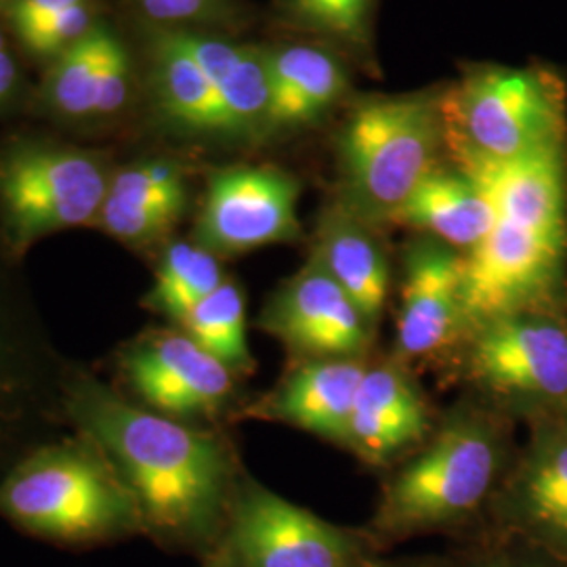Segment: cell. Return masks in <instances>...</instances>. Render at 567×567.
Here are the masks:
<instances>
[{
    "instance_id": "30",
    "label": "cell",
    "mask_w": 567,
    "mask_h": 567,
    "mask_svg": "<svg viewBox=\"0 0 567 567\" xmlns=\"http://www.w3.org/2000/svg\"><path fill=\"white\" fill-rule=\"evenodd\" d=\"M21 358L13 343V337L7 334V326L0 320V433L4 423H16L18 405L23 395L21 381L25 379L20 368Z\"/></svg>"
},
{
    "instance_id": "35",
    "label": "cell",
    "mask_w": 567,
    "mask_h": 567,
    "mask_svg": "<svg viewBox=\"0 0 567 567\" xmlns=\"http://www.w3.org/2000/svg\"><path fill=\"white\" fill-rule=\"evenodd\" d=\"M484 567H517V566H507V564H489V566Z\"/></svg>"
},
{
    "instance_id": "27",
    "label": "cell",
    "mask_w": 567,
    "mask_h": 567,
    "mask_svg": "<svg viewBox=\"0 0 567 567\" xmlns=\"http://www.w3.org/2000/svg\"><path fill=\"white\" fill-rule=\"evenodd\" d=\"M91 32V11L86 2L74 4L58 16L20 32L21 41L34 53H58Z\"/></svg>"
},
{
    "instance_id": "10",
    "label": "cell",
    "mask_w": 567,
    "mask_h": 567,
    "mask_svg": "<svg viewBox=\"0 0 567 567\" xmlns=\"http://www.w3.org/2000/svg\"><path fill=\"white\" fill-rule=\"evenodd\" d=\"M301 185L274 166H231L208 182L198 244L213 255H243L301 238Z\"/></svg>"
},
{
    "instance_id": "13",
    "label": "cell",
    "mask_w": 567,
    "mask_h": 567,
    "mask_svg": "<svg viewBox=\"0 0 567 567\" xmlns=\"http://www.w3.org/2000/svg\"><path fill=\"white\" fill-rule=\"evenodd\" d=\"M466 330L463 252L425 238L405 252L395 360H423Z\"/></svg>"
},
{
    "instance_id": "34",
    "label": "cell",
    "mask_w": 567,
    "mask_h": 567,
    "mask_svg": "<svg viewBox=\"0 0 567 567\" xmlns=\"http://www.w3.org/2000/svg\"><path fill=\"white\" fill-rule=\"evenodd\" d=\"M206 567H227L224 561H219V559H215V557H210V561L206 564Z\"/></svg>"
},
{
    "instance_id": "8",
    "label": "cell",
    "mask_w": 567,
    "mask_h": 567,
    "mask_svg": "<svg viewBox=\"0 0 567 567\" xmlns=\"http://www.w3.org/2000/svg\"><path fill=\"white\" fill-rule=\"evenodd\" d=\"M210 557L227 567H358L360 548L343 529L240 477Z\"/></svg>"
},
{
    "instance_id": "1",
    "label": "cell",
    "mask_w": 567,
    "mask_h": 567,
    "mask_svg": "<svg viewBox=\"0 0 567 567\" xmlns=\"http://www.w3.org/2000/svg\"><path fill=\"white\" fill-rule=\"evenodd\" d=\"M63 412L131 489L145 536L164 547L215 553L240 482L217 433L133 404L84 372L65 381Z\"/></svg>"
},
{
    "instance_id": "17",
    "label": "cell",
    "mask_w": 567,
    "mask_h": 567,
    "mask_svg": "<svg viewBox=\"0 0 567 567\" xmlns=\"http://www.w3.org/2000/svg\"><path fill=\"white\" fill-rule=\"evenodd\" d=\"M494 219V204L480 183L458 168H435L400 206L393 224L419 229L466 255L486 240Z\"/></svg>"
},
{
    "instance_id": "14",
    "label": "cell",
    "mask_w": 567,
    "mask_h": 567,
    "mask_svg": "<svg viewBox=\"0 0 567 567\" xmlns=\"http://www.w3.org/2000/svg\"><path fill=\"white\" fill-rule=\"evenodd\" d=\"M524 456L508 477L503 505L515 524L567 553V423L534 421Z\"/></svg>"
},
{
    "instance_id": "29",
    "label": "cell",
    "mask_w": 567,
    "mask_h": 567,
    "mask_svg": "<svg viewBox=\"0 0 567 567\" xmlns=\"http://www.w3.org/2000/svg\"><path fill=\"white\" fill-rule=\"evenodd\" d=\"M177 42L187 51V55L198 63V68L208 76V81L219 86L231 68L238 63L244 47L231 42L204 39L194 34H175Z\"/></svg>"
},
{
    "instance_id": "21",
    "label": "cell",
    "mask_w": 567,
    "mask_h": 567,
    "mask_svg": "<svg viewBox=\"0 0 567 567\" xmlns=\"http://www.w3.org/2000/svg\"><path fill=\"white\" fill-rule=\"evenodd\" d=\"M156 86L168 118L187 131L227 135L219 91L175 39L156 42Z\"/></svg>"
},
{
    "instance_id": "23",
    "label": "cell",
    "mask_w": 567,
    "mask_h": 567,
    "mask_svg": "<svg viewBox=\"0 0 567 567\" xmlns=\"http://www.w3.org/2000/svg\"><path fill=\"white\" fill-rule=\"evenodd\" d=\"M179 328L234 374H250L255 370L246 334V299L240 284L225 280L187 311Z\"/></svg>"
},
{
    "instance_id": "25",
    "label": "cell",
    "mask_w": 567,
    "mask_h": 567,
    "mask_svg": "<svg viewBox=\"0 0 567 567\" xmlns=\"http://www.w3.org/2000/svg\"><path fill=\"white\" fill-rule=\"evenodd\" d=\"M224 105L227 135L269 133V70L265 49L244 47L231 72L217 86Z\"/></svg>"
},
{
    "instance_id": "2",
    "label": "cell",
    "mask_w": 567,
    "mask_h": 567,
    "mask_svg": "<svg viewBox=\"0 0 567 567\" xmlns=\"http://www.w3.org/2000/svg\"><path fill=\"white\" fill-rule=\"evenodd\" d=\"M456 168L482 185L496 210L486 240L463 255L465 334L515 311H559L567 288L566 147Z\"/></svg>"
},
{
    "instance_id": "5",
    "label": "cell",
    "mask_w": 567,
    "mask_h": 567,
    "mask_svg": "<svg viewBox=\"0 0 567 567\" xmlns=\"http://www.w3.org/2000/svg\"><path fill=\"white\" fill-rule=\"evenodd\" d=\"M442 116L454 164L511 163L566 147V86L545 68H471L442 91Z\"/></svg>"
},
{
    "instance_id": "18",
    "label": "cell",
    "mask_w": 567,
    "mask_h": 567,
    "mask_svg": "<svg viewBox=\"0 0 567 567\" xmlns=\"http://www.w3.org/2000/svg\"><path fill=\"white\" fill-rule=\"evenodd\" d=\"M269 70V133L318 121L343 97L349 76L324 47L284 44L265 49Z\"/></svg>"
},
{
    "instance_id": "32",
    "label": "cell",
    "mask_w": 567,
    "mask_h": 567,
    "mask_svg": "<svg viewBox=\"0 0 567 567\" xmlns=\"http://www.w3.org/2000/svg\"><path fill=\"white\" fill-rule=\"evenodd\" d=\"M81 2H86V0H13L9 4V18L20 34L23 30L49 20V18L58 16L74 4H81Z\"/></svg>"
},
{
    "instance_id": "3",
    "label": "cell",
    "mask_w": 567,
    "mask_h": 567,
    "mask_svg": "<svg viewBox=\"0 0 567 567\" xmlns=\"http://www.w3.org/2000/svg\"><path fill=\"white\" fill-rule=\"evenodd\" d=\"M0 515L28 536L61 547H97L145 534L131 489L81 433L34 447L0 480Z\"/></svg>"
},
{
    "instance_id": "9",
    "label": "cell",
    "mask_w": 567,
    "mask_h": 567,
    "mask_svg": "<svg viewBox=\"0 0 567 567\" xmlns=\"http://www.w3.org/2000/svg\"><path fill=\"white\" fill-rule=\"evenodd\" d=\"M102 166L81 152L25 150L0 166V204L13 240L89 224L107 194Z\"/></svg>"
},
{
    "instance_id": "6",
    "label": "cell",
    "mask_w": 567,
    "mask_h": 567,
    "mask_svg": "<svg viewBox=\"0 0 567 567\" xmlns=\"http://www.w3.org/2000/svg\"><path fill=\"white\" fill-rule=\"evenodd\" d=\"M503 458L501 429L487 414H454L386 484L374 524L402 536L461 522L486 501Z\"/></svg>"
},
{
    "instance_id": "37",
    "label": "cell",
    "mask_w": 567,
    "mask_h": 567,
    "mask_svg": "<svg viewBox=\"0 0 567 567\" xmlns=\"http://www.w3.org/2000/svg\"><path fill=\"white\" fill-rule=\"evenodd\" d=\"M4 2H7V4H11L13 0H0V4H4Z\"/></svg>"
},
{
    "instance_id": "26",
    "label": "cell",
    "mask_w": 567,
    "mask_h": 567,
    "mask_svg": "<svg viewBox=\"0 0 567 567\" xmlns=\"http://www.w3.org/2000/svg\"><path fill=\"white\" fill-rule=\"evenodd\" d=\"M102 39L103 30H91L84 39L61 51L51 76V95L63 114H95Z\"/></svg>"
},
{
    "instance_id": "19",
    "label": "cell",
    "mask_w": 567,
    "mask_h": 567,
    "mask_svg": "<svg viewBox=\"0 0 567 567\" xmlns=\"http://www.w3.org/2000/svg\"><path fill=\"white\" fill-rule=\"evenodd\" d=\"M185 208L182 171L171 163H147L121 171L103 200L100 221L107 234L131 244L164 236Z\"/></svg>"
},
{
    "instance_id": "11",
    "label": "cell",
    "mask_w": 567,
    "mask_h": 567,
    "mask_svg": "<svg viewBox=\"0 0 567 567\" xmlns=\"http://www.w3.org/2000/svg\"><path fill=\"white\" fill-rule=\"evenodd\" d=\"M118 370L143 408L179 421L221 412L236 379L182 328L145 332L122 351Z\"/></svg>"
},
{
    "instance_id": "16",
    "label": "cell",
    "mask_w": 567,
    "mask_h": 567,
    "mask_svg": "<svg viewBox=\"0 0 567 567\" xmlns=\"http://www.w3.org/2000/svg\"><path fill=\"white\" fill-rule=\"evenodd\" d=\"M426 433L425 400L402 364L368 365L351 410L344 444L370 463H386L421 444Z\"/></svg>"
},
{
    "instance_id": "38",
    "label": "cell",
    "mask_w": 567,
    "mask_h": 567,
    "mask_svg": "<svg viewBox=\"0 0 567 567\" xmlns=\"http://www.w3.org/2000/svg\"><path fill=\"white\" fill-rule=\"evenodd\" d=\"M561 419H564V421H566V423H567V412H566V414H564V416H561Z\"/></svg>"
},
{
    "instance_id": "7",
    "label": "cell",
    "mask_w": 567,
    "mask_h": 567,
    "mask_svg": "<svg viewBox=\"0 0 567 567\" xmlns=\"http://www.w3.org/2000/svg\"><path fill=\"white\" fill-rule=\"evenodd\" d=\"M466 372L492 398L534 421L567 412V318L534 309L468 332Z\"/></svg>"
},
{
    "instance_id": "36",
    "label": "cell",
    "mask_w": 567,
    "mask_h": 567,
    "mask_svg": "<svg viewBox=\"0 0 567 567\" xmlns=\"http://www.w3.org/2000/svg\"><path fill=\"white\" fill-rule=\"evenodd\" d=\"M7 47H4V39H2V32H0V51H4Z\"/></svg>"
},
{
    "instance_id": "4",
    "label": "cell",
    "mask_w": 567,
    "mask_h": 567,
    "mask_svg": "<svg viewBox=\"0 0 567 567\" xmlns=\"http://www.w3.org/2000/svg\"><path fill=\"white\" fill-rule=\"evenodd\" d=\"M337 150V206L370 227L393 221L446 150L442 91L358 103Z\"/></svg>"
},
{
    "instance_id": "12",
    "label": "cell",
    "mask_w": 567,
    "mask_h": 567,
    "mask_svg": "<svg viewBox=\"0 0 567 567\" xmlns=\"http://www.w3.org/2000/svg\"><path fill=\"white\" fill-rule=\"evenodd\" d=\"M259 328L309 360H360L374 328L318 259H309L265 305Z\"/></svg>"
},
{
    "instance_id": "15",
    "label": "cell",
    "mask_w": 567,
    "mask_h": 567,
    "mask_svg": "<svg viewBox=\"0 0 567 567\" xmlns=\"http://www.w3.org/2000/svg\"><path fill=\"white\" fill-rule=\"evenodd\" d=\"M365 368L362 360H307L248 414L344 444Z\"/></svg>"
},
{
    "instance_id": "28",
    "label": "cell",
    "mask_w": 567,
    "mask_h": 567,
    "mask_svg": "<svg viewBox=\"0 0 567 567\" xmlns=\"http://www.w3.org/2000/svg\"><path fill=\"white\" fill-rule=\"evenodd\" d=\"M128 91V60L121 42L103 32L102 55L97 70L95 114H112L126 102Z\"/></svg>"
},
{
    "instance_id": "24",
    "label": "cell",
    "mask_w": 567,
    "mask_h": 567,
    "mask_svg": "<svg viewBox=\"0 0 567 567\" xmlns=\"http://www.w3.org/2000/svg\"><path fill=\"white\" fill-rule=\"evenodd\" d=\"M286 18L353 58L372 61V20L377 0H280Z\"/></svg>"
},
{
    "instance_id": "20",
    "label": "cell",
    "mask_w": 567,
    "mask_h": 567,
    "mask_svg": "<svg viewBox=\"0 0 567 567\" xmlns=\"http://www.w3.org/2000/svg\"><path fill=\"white\" fill-rule=\"evenodd\" d=\"M311 257L320 261L330 278L358 305L368 324L377 328L386 303L389 265L372 227L353 219L334 204L320 224Z\"/></svg>"
},
{
    "instance_id": "33",
    "label": "cell",
    "mask_w": 567,
    "mask_h": 567,
    "mask_svg": "<svg viewBox=\"0 0 567 567\" xmlns=\"http://www.w3.org/2000/svg\"><path fill=\"white\" fill-rule=\"evenodd\" d=\"M16 76H18V70H16V61L11 60V55L4 51H0V100L7 97L16 84Z\"/></svg>"
},
{
    "instance_id": "22",
    "label": "cell",
    "mask_w": 567,
    "mask_h": 567,
    "mask_svg": "<svg viewBox=\"0 0 567 567\" xmlns=\"http://www.w3.org/2000/svg\"><path fill=\"white\" fill-rule=\"evenodd\" d=\"M224 282V267L217 255L200 244H171L164 250L156 278L143 305L179 324L189 309Z\"/></svg>"
},
{
    "instance_id": "31",
    "label": "cell",
    "mask_w": 567,
    "mask_h": 567,
    "mask_svg": "<svg viewBox=\"0 0 567 567\" xmlns=\"http://www.w3.org/2000/svg\"><path fill=\"white\" fill-rule=\"evenodd\" d=\"M145 13L161 21L210 20L224 16V0H140Z\"/></svg>"
}]
</instances>
